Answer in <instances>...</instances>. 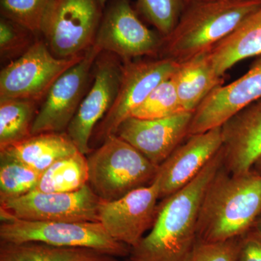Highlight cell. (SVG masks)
Wrapping results in <instances>:
<instances>
[{"instance_id":"cell-1","label":"cell","mask_w":261,"mask_h":261,"mask_svg":"<svg viewBox=\"0 0 261 261\" xmlns=\"http://www.w3.org/2000/svg\"><path fill=\"white\" fill-rule=\"evenodd\" d=\"M223 165L222 150L190 184L161 200L154 224L138 245L130 261H186L197 242V221L204 194Z\"/></svg>"},{"instance_id":"cell-2","label":"cell","mask_w":261,"mask_h":261,"mask_svg":"<svg viewBox=\"0 0 261 261\" xmlns=\"http://www.w3.org/2000/svg\"><path fill=\"white\" fill-rule=\"evenodd\" d=\"M261 214V175L233 174L220 168L206 189L197 221V241L221 243L251 231Z\"/></svg>"},{"instance_id":"cell-3","label":"cell","mask_w":261,"mask_h":261,"mask_svg":"<svg viewBox=\"0 0 261 261\" xmlns=\"http://www.w3.org/2000/svg\"><path fill=\"white\" fill-rule=\"evenodd\" d=\"M260 5L261 0L187 2L176 27L163 37L161 58L181 63L207 53Z\"/></svg>"},{"instance_id":"cell-4","label":"cell","mask_w":261,"mask_h":261,"mask_svg":"<svg viewBox=\"0 0 261 261\" xmlns=\"http://www.w3.org/2000/svg\"><path fill=\"white\" fill-rule=\"evenodd\" d=\"M89 157L88 185L102 201L118 200L150 185L159 166L116 135L110 136Z\"/></svg>"},{"instance_id":"cell-5","label":"cell","mask_w":261,"mask_h":261,"mask_svg":"<svg viewBox=\"0 0 261 261\" xmlns=\"http://www.w3.org/2000/svg\"><path fill=\"white\" fill-rule=\"evenodd\" d=\"M0 221V240L3 243L89 249L113 257L130 254V247L113 240L99 222L27 221L1 212Z\"/></svg>"},{"instance_id":"cell-6","label":"cell","mask_w":261,"mask_h":261,"mask_svg":"<svg viewBox=\"0 0 261 261\" xmlns=\"http://www.w3.org/2000/svg\"><path fill=\"white\" fill-rule=\"evenodd\" d=\"M84 53L70 58H57L45 41L37 39L20 58L2 69L0 99H23L40 102L57 79L80 61Z\"/></svg>"},{"instance_id":"cell-7","label":"cell","mask_w":261,"mask_h":261,"mask_svg":"<svg viewBox=\"0 0 261 261\" xmlns=\"http://www.w3.org/2000/svg\"><path fill=\"white\" fill-rule=\"evenodd\" d=\"M163 37L147 28L129 0H110L103 10L94 44L122 61L161 55Z\"/></svg>"},{"instance_id":"cell-8","label":"cell","mask_w":261,"mask_h":261,"mask_svg":"<svg viewBox=\"0 0 261 261\" xmlns=\"http://www.w3.org/2000/svg\"><path fill=\"white\" fill-rule=\"evenodd\" d=\"M103 10L98 0H56L42 34L51 53L70 58L94 45Z\"/></svg>"},{"instance_id":"cell-9","label":"cell","mask_w":261,"mask_h":261,"mask_svg":"<svg viewBox=\"0 0 261 261\" xmlns=\"http://www.w3.org/2000/svg\"><path fill=\"white\" fill-rule=\"evenodd\" d=\"M102 200L89 185L72 192H29L0 200V212L16 219L58 222H99Z\"/></svg>"},{"instance_id":"cell-10","label":"cell","mask_w":261,"mask_h":261,"mask_svg":"<svg viewBox=\"0 0 261 261\" xmlns=\"http://www.w3.org/2000/svg\"><path fill=\"white\" fill-rule=\"evenodd\" d=\"M102 51L94 44L57 79L38 111L32 135L66 132L88 91L94 63Z\"/></svg>"},{"instance_id":"cell-11","label":"cell","mask_w":261,"mask_h":261,"mask_svg":"<svg viewBox=\"0 0 261 261\" xmlns=\"http://www.w3.org/2000/svg\"><path fill=\"white\" fill-rule=\"evenodd\" d=\"M123 61L112 53L102 51L92 70V85L84 96L66 130L79 151L91 152L90 140L96 125L113 107L121 85Z\"/></svg>"},{"instance_id":"cell-12","label":"cell","mask_w":261,"mask_h":261,"mask_svg":"<svg viewBox=\"0 0 261 261\" xmlns=\"http://www.w3.org/2000/svg\"><path fill=\"white\" fill-rule=\"evenodd\" d=\"M179 63L161 58L123 62V73L113 107L97 126V140L115 135L120 125L137 109L160 84L174 74Z\"/></svg>"},{"instance_id":"cell-13","label":"cell","mask_w":261,"mask_h":261,"mask_svg":"<svg viewBox=\"0 0 261 261\" xmlns=\"http://www.w3.org/2000/svg\"><path fill=\"white\" fill-rule=\"evenodd\" d=\"M159 200V185L154 181L118 200H102L99 222L113 240L133 248L152 228Z\"/></svg>"},{"instance_id":"cell-14","label":"cell","mask_w":261,"mask_h":261,"mask_svg":"<svg viewBox=\"0 0 261 261\" xmlns=\"http://www.w3.org/2000/svg\"><path fill=\"white\" fill-rule=\"evenodd\" d=\"M223 145L222 128L188 136L159 167L154 181L160 200L173 195L195 179Z\"/></svg>"},{"instance_id":"cell-15","label":"cell","mask_w":261,"mask_h":261,"mask_svg":"<svg viewBox=\"0 0 261 261\" xmlns=\"http://www.w3.org/2000/svg\"><path fill=\"white\" fill-rule=\"evenodd\" d=\"M261 98V56L234 82L216 87L193 113L188 136L222 126L229 118Z\"/></svg>"},{"instance_id":"cell-16","label":"cell","mask_w":261,"mask_h":261,"mask_svg":"<svg viewBox=\"0 0 261 261\" xmlns=\"http://www.w3.org/2000/svg\"><path fill=\"white\" fill-rule=\"evenodd\" d=\"M194 112H183L159 119L129 117L116 135L159 166L188 137Z\"/></svg>"},{"instance_id":"cell-17","label":"cell","mask_w":261,"mask_h":261,"mask_svg":"<svg viewBox=\"0 0 261 261\" xmlns=\"http://www.w3.org/2000/svg\"><path fill=\"white\" fill-rule=\"evenodd\" d=\"M221 128L224 167L233 174L250 171L261 156V98L239 111Z\"/></svg>"},{"instance_id":"cell-18","label":"cell","mask_w":261,"mask_h":261,"mask_svg":"<svg viewBox=\"0 0 261 261\" xmlns=\"http://www.w3.org/2000/svg\"><path fill=\"white\" fill-rule=\"evenodd\" d=\"M261 56V5L228 37L205 53L211 70L220 78L239 62Z\"/></svg>"},{"instance_id":"cell-19","label":"cell","mask_w":261,"mask_h":261,"mask_svg":"<svg viewBox=\"0 0 261 261\" xmlns=\"http://www.w3.org/2000/svg\"><path fill=\"white\" fill-rule=\"evenodd\" d=\"M0 152L8 154L42 173L60 160L73 155L79 149L66 132L38 134L10 145Z\"/></svg>"},{"instance_id":"cell-20","label":"cell","mask_w":261,"mask_h":261,"mask_svg":"<svg viewBox=\"0 0 261 261\" xmlns=\"http://www.w3.org/2000/svg\"><path fill=\"white\" fill-rule=\"evenodd\" d=\"M180 104L185 112H194L214 89L224 83V77L215 75L205 53L179 63L173 75Z\"/></svg>"},{"instance_id":"cell-21","label":"cell","mask_w":261,"mask_h":261,"mask_svg":"<svg viewBox=\"0 0 261 261\" xmlns=\"http://www.w3.org/2000/svg\"><path fill=\"white\" fill-rule=\"evenodd\" d=\"M0 261H114V257L89 249L1 242Z\"/></svg>"},{"instance_id":"cell-22","label":"cell","mask_w":261,"mask_h":261,"mask_svg":"<svg viewBox=\"0 0 261 261\" xmlns=\"http://www.w3.org/2000/svg\"><path fill=\"white\" fill-rule=\"evenodd\" d=\"M38 105L29 99H0V149L32 137Z\"/></svg>"},{"instance_id":"cell-23","label":"cell","mask_w":261,"mask_h":261,"mask_svg":"<svg viewBox=\"0 0 261 261\" xmlns=\"http://www.w3.org/2000/svg\"><path fill=\"white\" fill-rule=\"evenodd\" d=\"M88 161L80 151L60 160L42 173L35 191L64 193L88 185Z\"/></svg>"},{"instance_id":"cell-24","label":"cell","mask_w":261,"mask_h":261,"mask_svg":"<svg viewBox=\"0 0 261 261\" xmlns=\"http://www.w3.org/2000/svg\"><path fill=\"white\" fill-rule=\"evenodd\" d=\"M56 0H0L1 16L42 35Z\"/></svg>"},{"instance_id":"cell-25","label":"cell","mask_w":261,"mask_h":261,"mask_svg":"<svg viewBox=\"0 0 261 261\" xmlns=\"http://www.w3.org/2000/svg\"><path fill=\"white\" fill-rule=\"evenodd\" d=\"M42 175L0 152V200L16 198L34 191Z\"/></svg>"},{"instance_id":"cell-26","label":"cell","mask_w":261,"mask_h":261,"mask_svg":"<svg viewBox=\"0 0 261 261\" xmlns=\"http://www.w3.org/2000/svg\"><path fill=\"white\" fill-rule=\"evenodd\" d=\"M183 112L172 75L160 84L130 116L140 119H159Z\"/></svg>"},{"instance_id":"cell-27","label":"cell","mask_w":261,"mask_h":261,"mask_svg":"<svg viewBox=\"0 0 261 261\" xmlns=\"http://www.w3.org/2000/svg\"><path fill=\"white\" fill-rule=\"evenodd\" d=\"M138 8L163 37L176 27L184 9V0H138Z\"/></svg>"},{"instance_id":"cell-28","label":"cell","mask_w":261,"mask_h":261,"mask_svg":"<svg viewBox=\"0 0 261 261\" xmlns=\"http://www.w3.org/2000/svg\"><path fill=\"white\" fill-rule=\"evenodd\" d=\"M38 37L9 19L0 18V57L3 61H15L36 42Z\"/></svg>"},{"instance_id":"cell-29","label":"cell","mask_w":261,"mask_h":261,"mask_svg":"<svg viewBox=\"0 0 261 261\" xmlns=\"http://www.w3.org/2000/svg\"><path fill=\"white\" fill-rule=\"evenodd\" d=\"M240 239L221 243L197 241L186 261H237Z\"/></svg>"},{"instance_id":"cell-30","label":"cell","mask_w":261,"mask_h":261,"mask_svg":"<svg viewBox=\"0 0 261 261\" xmlns=\"http://www.w3.org/2000/svg\"><path fill=\"white\" fill-rule=\"evenodd\" d=\"M237 261H261V238L252 230L240 239Z\"/></svg>"},{"instance_id":"cell-31","label":"cell","mask_w":261,"mask_h":261,"mask_svg":"<svg viewBox=\"0 0 261 261\" xmlns=\"http://www.w3.org/2000/svg\"><path fill=\"white\" fill-rule=\"evenodd\" d=\"M252 231L256 233L257 236L260 237L261 238V214L259 216L258 219L255 221V224H254L253 227L252 228Z\"/></svg>"},{"instance_id":"cell-32","label":"cell","mask_w":261,"mask_h":261,"mask_svg":"<svg viewBox=\"0 0 261 261\" xmlns=\"http://www.w3.org/2000/svg\"><path fill=\"white\" fill-rule=\"evenodd\" d=\"M252 169L261 175V156L255 161V164L252 166Z\"/></svg>"},{"instance_id":"cell-33","label":"cell","mask_w":261,"mask_h":261,"mask_svg":"<svg viewBox=\"0 0 261 261\" xmlns=\"http://www.w3.org/2000/svg\"><path fill=\"white\" fill-rule=\"evenodd\" d=\"M98 1L100 3L101 6H102L103 8H105L110 0H98Z\"/></svg>"},{"instance_id":"cell-34","label":"cell","mask_w":261,"mask_h":261,"mask_svg":"<svg viewBox=\"0 0 261 261\" xmlns=\"http://www.w3.org/2000/svg\"><path fill=\"white\" fill-rule=\"evenodd\" d=\"M185 1H186V2H187H187H189V1H192V0H185Z\"/></svg>"}]
</instances>
